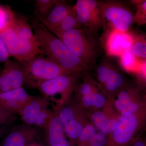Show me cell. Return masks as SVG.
<instances>
[{
  "label": "cell",
  "mask_w": 146,
  "mask_h": 146,
  "mask_svg": "<svg viewBox=\"0 0 146 146\" xmlns=\"http://www.w3.org/2000/svg\"><path fill=\"white\" fill-rule=\"evenodd\" d=\"M31 25L42 54L58 63L69 74L88 70L89 66L39 21L33 20Z\"/></svg>",
  "instance_id": "6da1fadb"
},
{
  "label": "cell",
  "mask_w": 146,
  "mask_h": 146,
  "mask_svg": "<svg viewBox=\"0 0 146 146\" xmlns=\"http://www.w3.org/2000/svg\"><path fill=\"white\" fill-rule=\"evenodd\" d=\"M146 125V106L133 115H119L117 127L108 136L106 146H130Z\"/></svg>",
  "instance_id": "7a4b0ae2"
},
{
  "label": "cell",
  "mask_w": 146,
  "mask_h": 146,
  "mask_svg": "<svg viewBox=\"0 0 146 146\" xmlns=\"http://www.w3.org/2000/svg\"><path fill=\"white\" fill-rule=\"evenodd\" d=\"M94 33L85 28L73 30L58 37L89 67L96 63L98 44Z\"/></svg>",
  "instance_id": "3957f363"
},
{
  "label": "cell",
  "mask_w": 146,
  "mask_h": 146,
  "mask_svg": "<svg viewBox=\"0 0 146 146\" xmlns=\"http://www.w3.org/2000/svg\"><path fill=\"white\" fill-rule=\"evenodd\" d=\"M79 73L62 75L52 79L39 84L36 89L43 96L51 100L57 104L53 108H57L67 104L71 100L72 94L77 86Z\"/></svg>",
  "instance_id": "277c9868"
},
{
  "label": "cell",
  "mask_w": 146,
  "mask_h": 146,
  "mask_svg": "<svg viewBox=\"0 0 146 146\" xmlns=\"http://www.w3.org/2000/svg\"><path fill=\"white\" fill-rule=\"evenodd\" d=\"M21 63L25 74V83L34 88L58 76L69 74L58 63L41 55Z\"/></svg>",
  "instance_id": "5b68a950"
},
{
  "label": "cell",
  "mask_w": 146,
  "mask_h": 146,
  "mask_svg": "<svg viewBox=\"0 0 146 146\" xmlns=\"http://www.w3.org/2000/svg\"><path fill=\"white\" fill-rule=\"evenodd\" d=\"M53 109L57 112L63 123L66 137L71 144H76L84 128L90 121L86 111L74 100Z\"/></svg>",
  "instance_id": "8992f818"
},
{
  "label": "cell",
  "mask_w": 146,
  "mask_h": 146,
  "mask_svg": "<svg viewBox=\"0 0 146 146\" xmlns=\"http://www.w3.org/2000/svg\"><path fill=\"white\" fill-rule=\"evenodd\" d=\"M0 37L10 56L19 63L25 62L42 54L37 40L29 41L19 38L14 31L13 25L1 32Z\"/></svg>",
  "instance_id": "52a82bcc"
},
{
  "label": "cell",
  "mask_w": 146,
  "mask_h": 146,
  "mask_svg": "<svg viewBox=\"0 0 146 146\" xmlns=\"http://www.w3.org/2000/svg\"><path fill=\"white\" fill-rule=\"evenodd\" d=\"M102 9L103 27H107L108 32L118 30L127 32L134 24V15L119 3H102Z\"/></svg>",
  "instance_id": "ba28073f"
},
{
  "label": "cell",
  "mask_w": 146,
  "mask_h": 146,
  "mask_svg": "<svg viewBox=\"0 0 146 146\" xmlns=\"http://www.w3.org/2000/svg\"><path fill=\"white\" fill-rule=\"evenodd\" d=\"M32 96L23 87L0 93V126L9 125Z\"/></svg>",
  "instance_id": "9c48e42d"
},
{
  "label": "cell",
  "mask_w": 146,
  "mask_h": 146,
  "mask_svg": "<svg viewBox=\"0 0 146 146\" xmlns=\"http://www.w3.org/2000/svg\"><path fill=\"white\" fill-rule=\"evenodd\" d=\"M102 3L96 0H77L74 5L80 25L95 33L103 27Z\"/></svg>",
  "instance_id": "30bf717a"
},
{
  "label": "cell",
  "mask_w": 146,
  "mask_h": 146,
  "mask_svg": "<svg viewBox=\"0 0 146 146\" xmlns=\"http://www.w3.org/2000/svg\"><path fill=\"white\" fill-rule=\"evenodd\" d=\"M26 82L25 71L21 63L8 60L0 74V93L23 87Z\"/></svg>",
  "instance_id": "8fae6325"
},
{
  "label": "cell",
  "mask_w": 146,
  "mask_h": 146,
  "mask_svg": "<svg viewBox=\"0 0 146 146\" xmlns=\"http://www.w3.org/2000/svg\"><path fill=\"white\" fill-rule=\"evenodd\" d=\"M103 111L92 110L86 111L87 116L91 123L99 132L108 136L117 127L119 115L113 112V107L109 101L104 106Z\"/></svg>",
  "instance_id": "7c38bea8"
},
{
  "label": "cell",
  "mask_w": 146,
  "mask_h": 146,
  "mask_svg": "<svg viewBox=\"0 0 146 146\" xmlns=\"http://www.w3.org/2000/svg\"><path fill=\"white\" fill-rule=\"evenodd\" d=\"M36 127L25 123L9 129L1 146H30L39 136Z\"/></svg>",
  "instance_id": "4fadbf2b"
},
{
  "label": "cell",
  "mask_w": 146,
  "mask_h": 146,
  "mask_svg": "<svg viewBox=\"0 0 146 146\" xmlns=\"http://www.w3.org/2000/svg\"><path fill=\"white\" fill-rule=\"evenodd\" d=\"M105 42V48L108 55L121 56L131 50L134 36L127 32L113 30L108 32Z\"/></svg>",
  "instance_id": "5bb4252c"
},
{
  "label": "cell",
  "mask_w": 146,
  "mask_h": 146,
  "mask_svg": "<svg viewBox=\"0 0 146 146\" xmlns=\"http://www.w3.org/2000/svg\"><path fill=\"white\" fill-rule=\"evenodd\" d=\"M53 113L45 129L47 142L50 146H71L65 136L64 126L57 112Z\"/></svg>",
  "instance_id": "9a60e30c"
},
{
  "label": "cell",
  "mask_w": 146,
  "mask_h": 146,
  "mask_svg": "<svg viewBox=\"0 0 146 146\" xmlns=\"http://www.w3.org/2000/svg\"><path fill=\"white\" fill-rule=\"evenodd\" d=\"M49 104V100L45 97L33 96L19 113L21 120L23 123L33 126L39 113Z\"/></svg>",
  "instance_id": "2e32d148"
},
{
  "label": "cell",
  "mask_w": 146,
  "mask_h": 146,
  "mask_svg": "<svg viewBox=\"0 0 146 146\" xmlns=\"http://www.w3.org/2000/svg\"><path fill=\"white\" fill-rule=\"evenodd\" d=\"M74 10V6L67 4L64 1L57 0L55 6L46 18L36 16V19L46 28L52 27L57 25Z\"/></svg>",
  "instance_id": "e0dca14e"
},
{
  "label": "cell",
  "mask_w": 146,
  "mask_h": 146,
  "mask_svg": "<svg viewBox=\"0 0 146 146\" xmlns=\"http://www.w3.org/2000/svg\"><path fill=\"white\" fill-rule=\"evenodd\" d=\"M115 95L116 96L115 100H109L119 115L130 103L141 99L144 96L134 87L125 86L120 89Z\"/></svg>",
  "instance_id": "ac0fdd59"
},
{
  "label": "cell",
  "mask_w": 146,
  "mask_h": 146,
  "mask_svg": "<svg viewBox=\"0 0 146 146\" xmlns=\"http://www.w3.org/2000/svg\"><path fill=\"white\" fill-rule=\"evenodd\" d=\"M13 27L17 36L21 39L29 41L37 40L31 26L23 15L16 14Z\"/></svg>",
  "instance_id": "d6986e66"
},
{
  "label": "cell",
  "mask_w": 146,
  "mask_h": 146,
  "mask_svg": "<svg viewBox=\"0 0 146 146\" xmlns=\"http://www.w3.org/2000/svg\"><path fill=\"white\" fill-rule=\"evenodd\" d=\"M81 28L82 27L78 21L74 9L57 25L47 29L58 37L73 30Z\"/></svg>",
  "instance_id": "ffe728a7"
},
{
  "label": "cell",
  "mask_w": 146,
  "mask_h": 146,
  "mask_svg": "<svg viewBox=\"0 0 146 146\" xmlns=\"http://www.w3.org/2000/svg\"><path fill=\"white\" fill-rule=\"evenodd\" d=\"M125 79L121 74L115 69L106 80L105 83L102 85L104 90L110 96H114L124 86Z\"/></svg>",
  "instance_id": "44dd1931"
},
{
  "label": "cell",
  "mask_w": 146,
  "mask_h": 146,
  "mask_svg": "<svg viewBox=\"0 0 146 146\" xmlns=\"http://www.w3.org/2000/svg\"><path fill=\"white\" fill-rule=\"evenodd\" d=\"M120 57V64L125 70L136 74L141 70L144 60L136 57L131 50L124 53Z\"/></svg>",
  "instance_id": "7402d4cb"
},
{
  "label": "cell",
  "mask_w": 146,
  "mask_h": 146,
  "mask_svg": "<svg viewBox=\"0 0 146 146\" xmlns=\"http://www.w3.org/2000/svg\"><path fill=\"white\" fill-rule=\"evenodd\" d=\"M16 16L10 7L0 5V33L13 25Z\"/></svg>",
  "instance_id": "603a6c76"
},
{
  "label": "cell",
  "mask_w": 146,
  "mask_h": 146,
  "mask_svg": "<svg viewBox=\"0 0 146 146\" xmlns=\"http://www.w3.org/2000/svg\"><path fill=\"white\" fill-rule=\"evenodd\" d=\"M57 0H36L35 7L36 16L44 18L49 14L55 6Z\"/></svg>",
  "instance_id": "cb8c5ba5"
},
{
  "label": "cell",
  "mask_w": 146,
  "mask_h": 146,
  "mask_svg": "<svg viewBox=\"0 0 146 146\" xmlns=\"http://www.w3.org/2000/svg\"><path fill=\"white\" fill-rule=\"evenodd\" d=\"M131 51L139 59L146 60V37L143 36L134 37Z\"/></svg>",
  "instance_id": "d4e9b609"
},
{
  "label": "cell",
  "mask_w": 146,
  "mask_h": 146,
  "mask_svg": "<svg viewBox=\"0 0 146 146\" xmlns=\"http://www.w3.org/2000/svg\"><path fill=\"white\" fill-rule=\"evenodd\" d=\"M97 132L96 128L89 121L85 126L78 139L76 143L77 146H86Z\"/></svg>",
  "instance_id": "484cf974"
},
{
  "label": "cell",
  "mask_w": 146,
  "mask_h": 146,
  "mask_svg": "<svg viewBox=\"0 0 146 146\" xmlns=\"http://www.w3.org/2000/svg\"><path fill=\"white\" fill-rule=\"evenodd\" d=\"M136 11L134 15V23L139 26L146 25V0L133 1Z\"/></svg>",
  "instance_id": "4316f807"
},
{
  "label": "cell",
  "mask_w": 146,
  "mask_h": 146,
  "mask_svg": "<svg viewBox=\"0 0 146 146\" xmlns=\"http://www.w3.org/2000/svg\"><path fill=\"white\" fill-rule=\"evenodd\" d=\"M98 91L96 87L89 79L86 78L81 84L76 86L75 92L76 94L75 100L78 99L81 97L87 96Z\"/></svg>",
  "instance_id": "83f0119b"
},
{
  "label": "cell",
  "mask_w": 146,
  "mask_h": 146,
  "mask_svg": "<svg viewBox=\"0 0 146 146\" xmlns=\"http://www.w3.org/2000/svg\"><path fill=\"white\" fill-rule=\"evenodd\" d=\"M52 113L53 109H50L48 106L44 108L36 118L34 125L35 127L44 129L50 119Z\"/></svg>",
  "instance_id": "f1b7e54d"
},
{
  "label": "cell",
  "mask_w": 146,
  "mask_h": 146,
  "mask_svg": "<svg viewBox=\"0 0 146 146\" xmlns=\"http://www.w3.org/2000/svg\"><path fill=\"white\" fill-rule=\"evenodd\" d=\"M108 100L104 94L96 91L91 94V108L93 110L103 108L107 104Z\"/></svg>",
  "instance_id": "f546056e"
},
{
  "label": "cell",
  "mask_w": 146,
  "mask_h": 146,
  "mask_svg": "<svg viewBox=\"0 0 146 146\" xmlns=\"http://www.w3.org/2000/svg\"><path fill=\"white\" fill-rule=\"evenodd\" d=\"M108 136L101 132H97L85 146H106Z\"/></svg>",
  "instance_id": "4dcf8cb0"
},
{
  "label": "cell",
  "mask_w": 146,
  "mask_h": 146,
  "mask_svg": "<svg viewBox=\"0 0 146 146\" xmlns=\"http://www.w3.org/2000/svg\"><path fill=\"white\" fill-rule=\"evenodd\" d=\"M9 53L4 43L0 37V62H5L10 57Z\"/></svg>",
  "instance_id": "1f68e13d"
},
{
  "label": "cell",
  "mask_w": 146,
  "mask_h": 146,
  "mask_svg": "<svg viewBox=\"0 0 146 146\" xmlns=\"http://www.w3.org/2000/svg\"><path fill=\"white\" fill-rule=\"evenodd\" d=\"M137 75L146 91V60H144L141 70Z\"/></svg>",
  "instance_id": "d6a6232c"
},
{
  "label": "cell",
  "mask_w": 146,
  "mask_h": 146,
  "mask_svg": "<svg viewBox=\"0 0 146 146\" xmlns=\"http://www.w3.org/2000/svg\"><path fill=\"white\" fill-rule=\"evenodd\" d=\"M10 127L9 125L0 126V138L2 137L8 132Z\"/></svg>",
  "instance_id": "836d02e7"
},
{
  "label": "cell",
  "mask_w": 146,
  "mask_h": 146,
  "mask_svg": "<svg viewBox=\"0 0 146 146\" xmlns=\"http://www.w3.org/2000/svg\"><path fill=\"white\" fill-rule=\"evenodd\" d=\"M30 146H38L36 145H30Z\"/></svg>",
  "instance_id": "e575fe53"
},
{
  "label": "cell",
  "mask_w": 146,
  "mask_h": 146,
  "mask_svg": "<svg viewBox=\"0 0 146 146\" xmlns=\"http://www.w3.org/2000/svg\"><path fill=\"white\" fill-rule=\"evenodd\" d=\"M1 71H0V74H1Z\"/></svg>",
  "instance_id": "d590c367"
}]
</instances>
